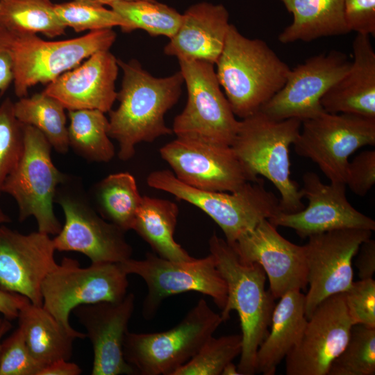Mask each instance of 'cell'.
Listing matches in <instances>:
<instances>
[{
    "label": "cell",
    "instance_id": "47",
    "mask_svg": "<svg viewBox=\"0 0 375 375\" xmlns=\"http://www.w3.org/2000/svg\"><path fill=\"white\" fill-rule=\"evenodd\" d=\"M12 328V324L10 320L3 317V322L0 325V351L1 347V340L6 333H8Z\"/></svg>",
    "mask_w": 375,
    "mask_h": 375
},
{
    "label": "cell",
    "instance_id": "20",
    "mask_svg": "<svg viewBox=\"0 0 375 375\" xmlns=\"http://www.w3.org/2000/svg\"><path fill=\"white\" fill-rule=\"evenodd\" d=\"M231 245L242 260L257 262L263 268L274 299L290 290H301L307 287L304 245L286 240L267 219Z\"/></svg>",
    "mask_w": 375,
    "mask_h": 375
},
{
    "label": "cell",
    "instance_id": "6",
    "mask_svg": "<svg viewBox=\"0 0 375 375\" xmlns=\"http://www.w3.org/2000/svg\"><path fill=\"white\" fill-rule=\"evenodd\" d=\"M223 319L203 299L173 328L156 333L128 331L123 352L141 375H173L188 362L218 328Z\"/></svg>",
    "mask_w": 375,
    "mask_h": 375
},
{
    "label": "cell",
    "instance_id": "18",
    "mask_svg": "<svg viewBox=\"0 0 375 375\" xmlns=\"http://www.w3.org/2000/svg\"><path fill=\"white\" fill-rule=\"evenodd\" d=\"M65 224L52 239L56 251H76L87 256L92 263H119L131 258L133 249L125 231L106 221L78 196L61 194L57 201Z\"/></svg>",
    "mask_w": 375,
    "mask_h": 375
},
{
    "label": "cell",
    "instance_id": "49",
    "mask_svg": "<svg viewBox=\"0 0 375 375\" xmlns=\"http://www.w3.org/2000/svg\"><path fill=\"white\" fill-rule=\"evenodd\" d=\"M10 222V217L0 208V226Z\"/></svg>",
    "mask_w": 375,
    "mask_h": 375
},
{
    "label": "cell",
    "instance_id": "32",
    "mask_svg": "<svg viewBox=\"0 0 375 375\" xmlns=\"http://www.w3.org/2000/svg\"><path fill=\"white\" fill-rule=\"evenodd\" d=\"M96 197L103 217L125 232L132 230L142 200L133 175H108L97 185Z\"/></svg>",
    "mask_w": 375,
    "mask_h": 375
},
{
    "label": "cell",
    "instance_id": "5",
    "mask_svg": "<svg viewBox=\"0 0 375 375\" xmlns=\"http://www.w3.org/2000/svg\"><path fill=\"white\" fill-rule=\"evenodd\" d=\"M147 182L151 188L172 194L201 209L219 226L230 244L262 220L281 212L279 199L265 188L260 178L247 183L233 192L192 188L179 181L168 169L151 172Z\"/></svg>",
    "mask_w": 375,
    "mask_h": 375
},
{
    "label": "cell",
    "instance_id": "17",
    "mask_svg": "<svg viewBox=\"0 0 375 375\" xmlns=\"http://www.w3.org/2000/svg\"><path fill=\"white\" fill-rule=\"evenodd\" d=\"M302 179L301 191L308 206L294 213L279 212L268 219L272 224L292 228L301 238L334 230H375V221L348 201L345 183L325 184L311 172H306Z\"/></svg>",
    "mask_w": 375,
    "mask_h": 375
},
{
    "label": "cell",
    "instance_id": "45",
    "mask_svg": "<svg viewBox=\"0 0 375 375\" xmlns=\"http://www.w3.org/2000/svg\"><path fill=\"white\" fill-rule=\"evenodd\" d=\"M82 369L69 360L60 359L44 366L38 375H79Z\"/></svg>",
    "mask_w": 375,
    "mask_h": 375
},
{
    "label": "cell",
    "instance_id": "41",
    "mask_svg": "<svg viewBox=\"0 0 375 375\" xmlns=\"http://www.w3.org/2000/svg\"><path fill=\"white\" fill-rule=\"evenodd\" d=\"M345 19L350 31L375 36V0H345Z\"/></svg>",
    "mask_w": 375,
    "mask_h": 375
},
{
    "label": "cell",
    "instance_id": "13",
    "mask_svg": "<svg viewBox=\"0 0 375 375\" xmlns=\"http://www.w3.org/2000/svg\"><path fill=\"white\" fill-rule=\"evenodd\" d=\"M175 176L192 188L233 192L254 178L231 146L176 138L160 149Z\"/></svg>",
    "mask_w": 375,
    "mask_h": 375
},
{
    "label": "cell",
    "instance_id": "7",
    "mask_svg": "<svg viewBox=\"0 0 375 375\" xmlns=\"http://www.w3.org/2000/svg\"><path fill=\"white\" fill-rule=\"evenodd\" d=\"M24 138L22 155L6 178L2 192L15 200L20 222L33 217L38 231L57 235L62 225L53 203L57 187L65 177L53 163L52 147L40 131L24 124Z\"/></svg>",
    "mask_w": 375,
    "mask_h": 375
},
{
    "label": "cell",
    "instance_id": "37",
    "mask_svg": "<svg viewBox=\"0 0 375 375\" xmlns=\"http://www.w3.org/2000/svg\"><path fill=\"white\" fill-rule=\"evenodd\" d=\"M24 124L15 117L14 103L6 98L0 105V194L4 181L24 151Z\"/></svg>",
    "mask_w": 375,
    "mask_h": 375
},
{
    "label": "cell",
    "instance_id": "30",
    "mask_svg": "<svg viewBox=\"0 0 375 375\" xmlns=\"http://www.w3.org/2000/svg\"><path fill=\"white\" fill-rule=\"evenodd\" d=\"M69 146L85 159L108 162L115 147L108 135L109 121L104 112L95 109L68 110Z\"/></svg>",
    "mask_w": 375,
    "mask_h": 375
},
{
    "label": "cell",
    "instance_id": "33",
    "mask_svg": "<svg viewBox=\"0 0 375 375\" xmlns=\"http://www.w3.org/2000/svg\"><path fill=\"white\" fill-rule=\"evenodd\" d=\"M109 6L125 22L124 33L142 29L151 36L171 38L182 19V14L156 0L119 1Z\"/></svg>",
    "mask_w": 375,
    "mask_h": 375
},
{
    "label": "cell",
    "instance_id": "11",
    "mask_svg": "<svg viewBox=\"0 0 375 375\" xmlns=\"http://www.w3.org/2000/svg\"><path fill=\"white\" fill-rule=\"evenodd\" d=\"M119 265L128 275L136 274L145 282L147 294L142 311L147 319L155 316L165 299L185 292L210 297L221 310L226 305V283L211 253L202 258L173 261L149 252L142 260L131 258Z\"/></svg>",
    "mask_w": 375,
    "mask_h": 375
},
{
    "label": "cell",
    "instance_id": "21",
    "mask_svg": "<svg viewBox=\"0 0 375 375\" xmlns=\"http://www.w3.org/2000/svg\"><path fill=\"white\" fill-rule=\"evenodd\" d=\"M134 308L135 296L130 292L119 301L84 304L73 310L92 346V375L138 374L123 352Z\"/></svg>",
    "mask_w": 375,
    "mask_h": 375
},
{
    "label": "cell",
    "instance_id": "48",
    "mask_svg": "<svg viewBox=\"0 0 375 375\" xmlns=\"http://www.w3.org/2000/svg\"><path fill=\"white\" fill-rule=\"evenodd\" d=\"M73 1H81L90 4H94V5H98V6H104L108 5L109 6L110 3L119 1H133V0H73Z\"/></svg>",
    "mask_w": 375,
    "mask_h": 375
},
{
    "label": "cell",
    "instance_id": "36",
    "mask_svg": "<svg viewBox=\"0 0 375 375\" xmlns=\"http://www.w3.org/2000/svg\"><path fill=\"white\" fill-rule=\"evenodd\" d=\"M55 11L66 27L72 28L76 33L112 28L125 26L123 19L112 9L103 6L73 1L56 3Z\"/></svg>",
    "mask_w": 375,
    "mask_h": 375
},
{
    "label": "cell",
    "instance_id": "9",
    "mask_svg": "<svg viewBox=\"0 0 375 375\" xmlns=\"http://www.w3.org/2000/svg\"><path fill=\"white\" fill-rule=\"evenodd\" d=\"M116 37L112 28H107L59 41H46L37 35L10 38L15 94L26 97L33 85L49 84L93 53L109 50Z\"/></svg>",
    "mask_w": 375,
    "mask_h": 375
},
{
    "label": "cell",
    "instance_id": "39",
    "mask_svg": "<svg viewBox=\"0 0 375 375\" xmlns=\"http://www.w3.org/2000/svg\"><path fill=\"white\" fill-rule=\"evenodd\" d=\"M347 311L353 325L375 328V281L371 278L353 282L344 292Z\"/></svg>",
    "mask_w": 375,
    "mask_h": 375
},
{
    "label": "cell",
    "instance_id": "8",
    "mask_svg": "<svg viewBox=\"0 0 375 375\" xmlns=\"http://www.w3.org/2000/svg\"><path fill=\"white\" fill-rule=\"evenodd\" d=\"M188 98L183 110L174 118L177 138L231 146L239 122L218 81L214 64L178 59Z\"/></svg>",
    "mask_w": 375,
    "mask_h": 375
},
{
    "label": "cell",
    "instance_id": "19",
    "mask_svg": "<svg viewBox=\"0 0 375 375\" xmlns=\"http://www.w3.org/2000/svg\"><path fill=\"white\" fill-rule=\"evenodd\" d=\"M55 251L49 235L22 234L0 226V288L42 306V285L55 268Z\"/></svg>",
    "mask_w": 375,
    "mask_h": 375
},
{
    "label": "cell",
    "instance_id": "28",
    "mask_svg": "<svg viewBox=\"0 0 375 375\" xmlns=\"http://www.w3.org/2000/svg\"><path fill=\"white\" fill-rule=\"evenodd\" d=\"M178 215V206L169 200L142 197L132 230L146 241L158 256L173 261L192 257L174 238Z\"/></svg>",
    "mask_w": 375,
    "mask_h": 375
},
{
    "label": "cell",
    "instance_id": "26",
    "mask_svg": "<svg viewBox=\"0 0 375 375\" xmlns=\"http://www.w3.org/2000/svg\"><path fill=\"white\" fill-rule=\"evenodd\" d=\"M292 15L278 35L283 44L310 42L351 32L345 19V0H280Z\"/></svg>",
    "mask_w": 375,
    "mask_h": 375
},
{
    "label": "cell",
    "instance_id": "14",
    "mask_svg": "<svg viewBox=\"0 0 375 375\" xmlns=\"http://www.w3.org/2000/svg\"><path fill=\"white\" fill-rule=\"evenodd\" d=\"M372 231L340 229L308 237L304 245L309 288L305 294L307 319L325 299L347 292L353 283L352 260Z\"/></svg>",
    "mask_w": 375,
    "mask_h": 375
},
{
    "label": "cell",
    "instance_id": "34",
    "mask_svg": "<svg viewBox=\"0 0 375 375\" xmlns=\"http://www.w3.org/2000/svg\"><path fill=\"white\" fill-rule=\"evenodd\" d=\"M375 328L353 325L342 351L330 365L327 375H374Z\"/></svg>",
    "mask_w": 375,
    "mask_h": 375
},
{
    "label": "cell",
    "instance_id": "23",
    "mask_svg": "<svg viewBox=\"0 0 375 375\" xmlns=\"http://www.w3.org/2000/svg\"><path fill=\"white\" fill-rule=\"evenodd\" d=\"M229 14L222 4L200 2L189 7L179 28L164 47L167 56L215 65L230 26Z\"/></svg>",
    "mask_w": 375,
    "mask_h": 375
},
{
    "label": "cell",
    "instance_id": "15",
    "mask_svg": "<svg viewBox=\"0 0 375 375\" xmlns=\"http://www.w3.org/2000/svg\"><path fill=\"white\" fill-rule=\"evenodd\" d=\"M350 65L347 55L337 50L309 57L290 69L283 86L259 110L276 120L314 117L324 111L322 97Z\"/></svg>",
    "mask_w": 375,
    "mask_h": 375
},
{
    "label": "cell",
    "instance_id": "42",
    "mask_svg": "<svg viewBox=\"0 0 375 375\" xmlns=\"http://www.w3.org/2000/svg\"><path fill=\"white\" fill-rule=\"evenodd\" d=\"M13 81V60L11 38L0 31V92L3 93Z\"/></svg>",
    "mask_w": 375,
    "mask_h": 375
},
{
    "label": "cell",
    "instance_id": "4",
    "mask_svg": "<svg viewBox=\"0 0 375 375\" xmlns=\"http://www.w3.org/2000/svg\"><path fill=\"white\" fill-rule=\"evenodd\" d=\"M301 126L299 119L276 120L258 110L240 121L231 145L254 178L265 177L274 185L281 195L280 210L285 213L305 208L301 189L290 177V147Z\"/></svg>",
    "mask_w": 375,
    "mask_h": 375
},
{
    "label": "cell",
    "instance_id": "1",
    "mask_svg": "<svg viewBox=\"0 0 375 375\" xmlns=\"http://www.w3.org/2000/svg\"><path fill=\"white\" fill-rule=\"evenodd\" d=\"M117 63L123 78L117 94L119 106L109 111L108 135L119 144V158L126 161L135 155L136 144L173 133L164 116L177 103L184 81L180 71L154 77L135 59H117Z\"/></svg>",
    "mask_w": 375,
    "mask_h": 375
},
{
    "label": "cell",
    "instance_id": "31",
    "mask_svg": "<svg viewBox=\"0 0 375 375\" xmlns=\"http://www.w3.org/2000/svg\"><path fill=\"white\" fill-rule=\"evenodd\" d=\"M65 109L57 99L43 92L19 98L14 103L16 118L40 131L51 147L60 153H65L69 148Z\"/></svg>",
    "mask_w": 375,
    "mask_h": 375
},
{
    "label": "cell",
    "instance_id": "10",
    "mask_svg": "<svg viewBox=\"0 0 375 375\" xmlns=\"http://www.w3.org/2000/svg\"><path fill=\"white\" fill-rule=\"evenodd\" d=\"M127 277L119 263L91 262L82 267L77 260L65 257L42 283V306L67 330L76 331L69 323L73 310L122 299L128 293Z\"/></svg>",
    "mask_w": 375,
    "mask_h": 375
},
{
    "label": "cell",
    "instance_id": "40",
    "mask_svg": "<svg viewBox=\"0 0 375 375\" xmlns=\"http://www.w3.org/2000/svg\"><path fill=\"white\" fill-rule=\"evenodd\" d=\"M375 183V151L367 150L349 161L345 184L356 195L365 196Z\"/></svg>",
    "mask_w": 375,
    "mask_h": 375
},
{
    "label": "cell",
    "instance_id": "44",
    "mask_svg": "<svg viewBox=\"0 0 375 375\" xmlns=\"http://www.w3.org/2000/svg\"><path fill=\"white\" fill-rule=\"evenodd\" d=\"M29 301L22 295L0 288V314L10 321L17 319L21 308Z\"/></svg>",
    "mask_w": 375,
    "mask_h": 375
},
{
    "label": "cell",
    "instance_id": "35",
    "mask_svg": "<svg viewBox=\"0 0 375 375\" xmlns=\"http://www.w3.org/2000/svg\"><path fill=\"white\" fill-rule=\"evenodd\" d=\"M241 334L210 337L197 353L173 375H219L242 351Z\"/></svg>",
    "mask_w": 375,
    "mask_h": 375
},
{
    "label": "cell",
    "instance_id": "46",
    "mask_svg": "<svg viewBox=\"0 0 375 375\" xmlns=\"http://www.w3.org/2000/svg\"><path fill=\"white\" fill-rule=\"evenodd\" d=\"M222 375H240L238 367L232 362H228L223 369Z\"/></svg>",
    "mask_w": 375,
    "mask_h": 375
},
{
    "label": "cell",
    "instance_id": "27",
    "mask_svg": "<svg viewBox=\"0 0 375 375\" xmlns=\"http://www.w3.org/2000/svg\"><path fill=\"white\" fill-rule=\"evenodd\" d=\"M17 319L31 353L42 367L70 360L74 341L86 338L84 333L67 330L42 306L31 301L21 308Z\"/></svg>",
    "mask_w": 375,
    "mask_h": 375
},
{
    "label": "cell",
    "instance_id": "3",
    "mask_svg": "<svg viewBox=\"0 0 375 375\" xmlns=\"http://www.w3.org/2000/svg\"><path fill=\"white\" fill-rule=\"evenodd\" d=\"M215 65L231 110L241 119L256 112L272 98L291 69L266 42L245 37L231 24Z\"/></svg>",
    "mask_w": 375,
    "mask_h": 375
},
{
    "label": "cell",
    "instance_id": "25",
    "mask_svg": "<svg viewBox=\"0 0 375 375\" xmlns=\"http://www.w3.org/2000/svg\"><path fill=\"white\" fill-rule=\"evenodd\" d=\"M307 320L305 294L301 290H290L279 298L273 311L270 331L256 353V373L275 374L278 364L299 341Z\"/></svg>",
    "mask_w": 375,
    "mask_h": 375
},
{
    "label": "cell",
    "instance_id": "38",
    "mask_svg": "<svg viewBox=\"0 0 375 375\" xmlns=\"http://www.w3.org/2000/svg\"><path fill=\"white\" fill-rule=\"evenodd\" d=\"M42 368L31 353L22 330L18 326L1 342L0 375H38Z\"/></svg>",
    "mask_w": 375,
    "mask_h": 375
},
{
    "label": "cell",
    "instance_id": "12",
    "mask_svg": "<svg viewBox=\"0 0 375 375\" xmlns=\"http://www.w3.org/2000/svg\"><path fill=\"white\" fill-rule=\"evenodd\" d=\"M374 144L375 118L325 111L301 122L293 144L296 153L316 163L331 183H344L349 157Z\"/></svg>",
    "mask_w": 375,
    "mask_h": 375
},
{
    "label": "cell",
    "instance_id": "24",
    "mask_svg": "<svg viewBox=\"0 0 375 375\" xmlns=\"http://www.w3.org/2000/svg\"><path fill=\"white\" fill-rule=\"evenodd\" d=\"M347 72L324 94L323 110L375 118V51L369 35L356 33Z\"/></svg>",
    "mask_w": 375,
    "mask_h": 375
},
{
    "label": "cell",
    "instance_id": "50",
    "mask_svg": "<svg viewBox=\"0 0 375 375\" xmlns=\"http://www.w3.org/2000/svg\"><path fill=\"white\" fill-rule=\"evenodd\" d=\"M3 319V317L0 314V325L1 324Z\"/></svg>",
    "mask_w": 375,
    "mask_h": 375
},
{
    "label": "cell",
    "instance_id": "22",
    "mask_svg": "<svg viewBox=\"0 0 375 375\" xmlns=\"http://www.w3.org/2000/svg\"><path fill=\"white\" fill-rule=\"evenodd\" d=\"M117 59L109 50L97 51L82 64L47 84L42 91L68 110L109 112L117 99Z\"/></svg>",
    "mask_w": 375,
    "mask_h": 375
},
{
    "label": "cell",
    "instance_id": "43",
    "mask_svg": "<svg viewBox=\"0 0 375 375\" xmlns=\"http://www.w3.org/2000/svg\"><path fill=\"white\" fill-rule=\"evenodd\" d=\"M357 254L356 267L360 278H372L375 272V241L370 238L363 242Z\"/></svg>",
    "mask_w": 375,
    "mask_h": 375
},
{
    "label": "cell",
    "instance_id": "29",
    "mask_svg": "<svg viewBox=\"0 0 375 375\" xmlns=\"http://www.w3.org/2000/svg\"><path fill=\"white\" fill-rule=\"evenodd\" d=\"M51 0H0V31L11 38L41 33L53 38L67 27Z\"/></svg>",
    "mask_w": 375,
    "mask_h": 375
},
{
    "label": "cell",
    "instance_id": "16",
    "mask_svg": "<svg viewBox=\"0 0 375 375\" xmlns=\"http://www.w3.org/2000/svg\"><path fill=\"white\" fill-rule=\"evenodd\" d=\"M353 324L344 293L322 301L307 320L297 345L285 357L287 375H327L331 364L344 349Z\"/></svg>",
    "mask_w": 375,
    "mask_h": 375
},
{
    "label": "cell",
    "instance_id": "2",
    "mask_svg": "<svg viewBox=\"0 0 375 375\" xmlns=\"http://www.w3.org/2000/svg\"><path fill=\"white\" fill-rule=\"evenodd\" d=\"M209 250L227 286V300L220 315L224 322L235 310L240 322L242 346L238 372L240 375L255 374L256 353L269 332L275 307V299L265 288L266 274L258 263L242 260L216 234L209 239Z\"/></svg>",
    "mask_w": 375,
    "mask_h": 375
}]
</instances>
